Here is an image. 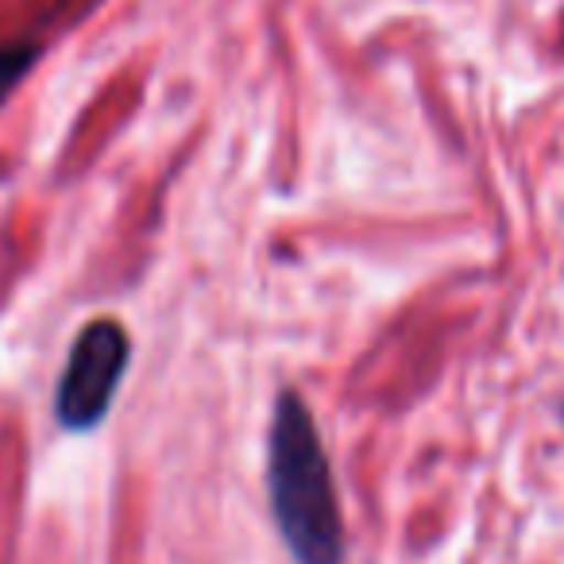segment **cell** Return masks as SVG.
I'll return each mask as SVG.
<instances>
[{
	"label": "cell",
	"instance_id": "cell-1",
	"mask_svg": "<svg viewBox=\"0 0 564 564\" xmlns=\"http://www.w3.org/2000/svg\"><path fill=\"white\" fill-rule=\"evenodd\" d=\"M267 495L282 545L299 564H345V514L317 425L299 391L274 402L267 441Z\"/></svg>",
	"mask_w": 564,
	"mask_h": 564
},
{
	"label": "cell",
	"instance_id": "cell-2",
	"mask_svg": "<svg viewBox=\"0 0 564 564\" xmlns=\"http://www.w3.org/2000/svg\"><path fill=\"white\" fill-rule=\"evenodd\" d=\"M128 360H132V340L112 317H97L78 333L55 391V414L63 430L89 433L109 417Z\"/></svg>",
	"mask_w": 564,
	"mask_h": 564
},
{
	"label": "cell",
	"instance_id": "cell-3",
	"mask_svg": "<svg viewBox=\"0 0 564 564\" xmlns=\"http://www.w3.org/2000/svg\"><path fill=\"white\" fill-rule=\"evenodd\" d=\"M43 43L35 40H4L0 43V105L9 101V94L20 82L32 74V66L40 63Z\"/></svg>",
	"mask_w": 564,
	"mask_h": 564
}]
</instances>
